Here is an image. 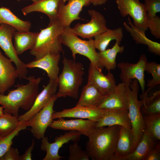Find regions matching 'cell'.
<instances>
[{"label": "cell", "instance_id": "cell-1", "mask_svg": "<svg viewBox=\"0 0 160 160\" xmlns=\"http://www.w3.org/2000/svg\"><path fill=\"white\" fill-rule=\"evenodd\" d=\"M25 79L28 81L27 84L15 85L16 88L7 95L0 93V104L3 108L4 113L18 117L20 108L28 111L32 107L39 94L41 78L30 76Z\"/></svg>", "mask_w": 160, "mask_h": 160}, {"label": "cell", "instance_id": "cell-2", "mask_svg": "<svg viewBox=\"0 0 160 160\" xmlns=\"http://www.w3.org/2000/svg\"><path fill=\"white\" fill-rule=\"evenodd\" d=\"M120 126L96 128L87 137L86 151L92 160H112Z\"/></svg>", "mask_w": 160, "mask_h": 160}, {"label": "cell", "instance_id": "cell-3", "mask_svg": "<svg viewBox=\"0 0 160 160\" xmlns=\"http://www.w3.org/2000/svg\"><path fill=\"white\" fill-rule=\"evenodd\" d=\"M62 63L63 68L57 79L59 90L56 96L58 98L68 96L77 99L85 73L84 65L81 63L65 57Z\"/></svg>", "mask_w": 160, "mask_h": 160}, {"label": "cell", "instance_id": "cell-4", "mask_svg": "<svg viewBox=\"0 0 160 160\" xmlns=\"http://www.w3.org/2000/svg\"><path fill=\"white\" fill-rule=\"evenodd\" d=\"M59 20L49 23L47 28L41 29L30 53L39 59L48 54H60L63 50L61 34L63 28Z\"/></svg>", "mask_w": 160, "mask_h": 160}, {"label": "cell", "instance_id": "cell-5", "mask_svg": "<svg viewBox=\"0 0 160 160\" xmlns=\"http://www.w3.org/2000/svg\"><path fill=\"white\" fill-rule=\"evenodd\" d=\"M125 84L128 98V115L134 138L132 153L141 140L145 129L143 117L140 111L143 101L142 99L139 100L138 99L139 84L137 79H133L129 85Z\"/></svg>", "mask_w": 160, "mask_h": 160}, {"label": "cell", "instance_id": "cell-6", "mask_svg": "<svg viewBox=\"0 0 160 160\" xmlns=\"http://www.w3.org/2000/svg\"><path fill=\"white\" fill-rule=\"evenodd\" d=\"M62 44L71 51L74 60L76 55L79 54L87 58L91 63L98 70L102 71L103 68L100 63L97 52L96 50L92 39L88 40L80 39L72 30L70 26L64 27L61 34Z\"/></svg>", "mask_w": 160, "mask_h": 160}, {"label": "cell", "instance_id": "cell-7", "mask_svg": "<svg viewBox=\"0 0 160 160\" xmlns=\"http://www.w3.org/2000/svg\"><path fill=\"white\" fill-rule=\"evenodd\" d=\"M16 30L9 25L0 24V47L5 55L14 63L20 79H25L28 73L26 64L19 58L12 42L13 34Z\"/></svg>", "mask_w": 160, "mask_h": 160}, {"label": "cell", "instance_id": "cell-8", "mask_svg": "<svg viewBox=\"0 0 160 160\" xmlns=\"http://www.w3.org/2000/svg\"><path fill=\"white\" fill-rule=\"evenodd\" d=\"M116 2L121 16H130L135 27L144 32L148 30L147 11L144 4L139 0H116Z\"/></svg>", "mask_w": 160, "mask_h": 160}, {"label": "cell", "instance_id": "cell-9", "mask_svg": "<svg viewBox=\"0 0 160 160\" xmlns=\"http://www.w3.org/2000/svg\"><path fill=\"white\" fill-rule=\"evenodd\" d=\"M57 98L56 95L54 96L42 109L25 122L27 126L31 127V132L36 139H40L44 137L47 129L52 122L55 112L54 105Z\"/></svg>", "mask_w": 160, "mask_h": 160}, {"label": "cell", "instance_id": "cell-10", "mask_svg": "<svg viewBox=\"0 0 160 160\" xmlns=\"http://www.w3.org/2000/svg\"><path fill=\"white\" fill-rule=\"evenodd\" d=\"M148 62L146 55L143 54L135 63L121 62L118 64L117 66L120 71L119 78L122 82L129 85L133 79H136L144 93L145 85L144 73Z\"/></svg>", "mask_w": 160, "mask_h": 160}, {"label": "cell", "instance_id": "cell-11", "mask_svg": "<svg viewBox=\"0 0 160 160\" xmlns=\"http://www.w3.org/2000/svg\"><path fill=\"white\" fill-rule=\"evenodd\" d=\"M91 19L86 23H77L73 28L72 31L83 39H92L107 31L106 21L103 15L94 9L88 11Z\"/></svg>", "mask_w": 160, "mask_h": 160}, {"label": "cell", "instance_id": "cell-12", "mask_svg": "<svg viewBox=\"0 0 160 160\" xmlns=\"http://www.w3.org/2000/svg\"><path fill=\"white\" fill-rule=\"evenodd\" d=\"M81 134L78 131L70 130L64 134L56 136L54 142L50 143L47 137H44L41 139L40 146L41 149L46 152V155L43 160H60L64 157L59 155L60 149L65 143L70 141L77 142L80 139Z\"/></svg>", "mask_w": 160, "mask_h": 160}, {"label": "cell", "instance_id": "cell-13", "mask_svg": "<svg viewBox=\"0 0 160 160\" xmlns=\"http://www.w3.org/2000/svg\"><path fill=\"white\" fill-rule=\"evenodd\" d=\"M65 0H39L21 9L23 15H26L33 12L43 13L48 16L51 23L59 20L61 7Z\"/></svg>", "mask_w": 160, "mask_h": 160}, {"label": "cell", "instance_id": "cell-14", "mask_svg": "<svg viewBox=\"0 0 160 160\" xmlns=\"http://www.w3.org/2000/svg\"><path fill=\"white\" fill-rule=\"evenodd\" d=\"M58 87L57 82L49 80L48 83L37 96L31 108L25 113L18 116L19 123L25 122L42 109L56 95Z\"/></svg>", "mask_w": 160, "mask_h": 160}, {"label": "cell", "instance_id": "cell-15", "mask_svg": "<svg viewBox=\"0 0 160 160\" xmlns=\"http://www.w3.org/2000/svg\"><path fill=\"white\" fill-rule=\"evenodd\" d=\"M104 114V110L98 107L76 106L72 108L54 112L52 118L53 119L65 117L87 119L97 122Z\"/></svg>", "mask_w": 160, "mask_h": 160}, {"label": "cell", "instance_id": "cell-16", "mask_svg": "<svg viewBox=\"0 0 160 160\" xmlns=\"http://www.w3.org/2000/svg\"><path fill=\"white\" fill-rule=\"evenodd\" d=\"M88 81L92 83L104 95L108 96L113 90L116 82L112 73L109 71L106 75L90 63L88 70Z\"/></svg>", "mask_w": 160, "mask_h": 160}, {"label": "cell", "instance_id": "cell-17", "mask_svg": "<svg viewBox=\"0 0 160 160\" xmlns=\"http://www.w3.org/2000/svg\"><path fill=\"white\" fill-rule=\"evenodd\" d=\"M96 122L88 119H78L69 120L60 118L53 121L49 127L52 129L63 130H75L87 137L96 127Z\"/></svg>", "mask_w": 160, "mask_h": 160}, {"label": "cell", "instance_id": "cell-18", "mask_svg": "<svg viewBox=\"0 0 160 160\" xmlns=\"http://www.w3.org/2000/svg\"><path fill=\"white\" fill-rule=\"evenodd\" d=\"M128 103L126 84L121 82L116 85L98 107L103 109L128 110Z\"/></svg>", "mask_w": 160, "mask_h": 160}, {"label": "cell", "instance_id": "cell-19", "mask_svg": "<svg viewBox=\"0 0 160 160\" xmlns=\"http://www.w3.org/2000/svg\"><path fill=\"white\" fill-rule=\"evenodd\" d=\"M67 4L61 7L59 20L63 27L70 26L71 23L77 20L82 19L79 16L84 7L89 6L90 0H65Z\"/></svg>", "mask_w": 160, "mask_h": 160}, {"label": "cell", "instance_id": "cell-20", "mask_svg": "<svg viewBox=\"0 0 160 160\" xmlns=\"http://www.w3.org/2000/svg\"><path fill=\"white\" fill-rule=\"evenodd\" d=\"M0 50V93L5 92L14 84L19 74L16 67Z\"/></svg>", "mask_w": 160, "mask_h": 160}, {"label": "cell", "instance_id": "cell-21", "mask_svg": "<svg viewBox=\"0 0 160 160\" xmlns=\"http://www.w3.org/2000/svg\"><path fill=\"white\" fill-rule=\"evenodd\" d=\"M60 54H47L41 58L26 64L28 68H38L45 71L49 80L57 81L59 71Z\"/></svg>", "mask_w": 160, "mask_h": 160}, {"label": "cell", "instance_id": "cell-22", "mask_svg": "<svg viewBox=\"0 0 160 160\" xmlns=\"http://www.w3.org/2000/svg\"><path fill=\"white\" fill-rule=\"evenodd\" d=\"M103 110L104 114L96 122V128L119 126L131 129L128 110Z\"/></svg>", "mask_w": 160, "mask_h": 160}, {"label": "cell", "instance_id": "cell-23", "mask_svg": "<svg viewBox=\"0 0 160 160\" xmlns=\"http://www.w3.org/2000/svg\"><path fill=\"white\" fill-rule=\"evenodd\" d=\"M107 96L89 81L83 87L76 106L98 107Z\"/></svg>", "mask_w": 160, "mask_h": 160}, {"label": "cell", "instance_id": "cell-24", "mask_svg": "<svg viewBox=\"0 0 160 160\" xmlns=\"http://www.w3.org/2000/svg\"><path fill=\"white\" fill-rule=\"evenodd\" d=\"M133 142L131 129L120 126L114 155L112 160H119L131 153Z\"/></svg>", "mask_w": 160, "mask_h": 160}, {"label": "cell", "instance_id": "cell-25", "mask_svg": "<svg viewBox=\"0 0 160 160\" xmlns=\"http://www.w3.org/2000/svg\"><path fill=\"white\" fill-rule=\"evenodd\" d=\"M156 141L145 129L141 140L134 150L119 160H145L149 152L157 144Z\"/></svg>", "mask_w": 160, "mask_h": 160}, {"label": "cell", "instance_id": "cell-26", "mask_svg": "<svg viewBox=\"0 0 160 160\" xmlns=\"http://www.w3.org/2000/svg\"><path fill=\"white\" fill-rule=\"evenodd\" d=\"M128 23L131 27L124 22V25L125 28L129 32L133 39L137 44H140L148 46V50L156 55H160V44L153 41L146 37L145 32L135 27L130 20L129 17L128 18Z\"/></svg>", "mask_w": 160, "mask_h": 160}, {"label": "cell", "instance_id": "cell-27", "mask_svg": "<svg viewBox=\"0 0 160 160\" xmlns=\"http://www.w3.org/2000/svg\"><path fill=\"white\" fill-rule=\"evenodd\" d=\"M39 32L29 31L21 32L16 31L13 37L14 47L17 54L20 55L25 51L32 49L36 43Z\"/></svg>", "mask_w": 160, "mask_h": 160}, {"label": "cell", "instance_id": "cell-28", "mask_svg": "<svg viewBox=\"0 0 160 160\" xmlns=\"http://www.w3.org/2000/svg\"><path fill=\"white\" fill-rule=\"evenodd\" d=\"M123 31L121 27L108 29L105 32L94 37V44L96 49L101 52L105 50L110 42L115 40L120 45L123 37Z\"/></svg>", "mask_w": 160, "mask_h": 160}, {"label": "cell", "instance_id": "cell-29", "mask_svg": "<svg viewBox=\"0 0 160 160\" xmlns=\"http://www.w3.org/2000/svg\"><path fill=\"white\" fill-rule=\"evenodd\" d=\"M5 24L12 26L16 31L21 32L29 31L31 24L28 20L20 19L8 8L0 7V24Z\"/></svg>", "mask_w": 160, "mask_h": 160}, {"label": "cell", "instance_id": "cell-30", "mask_svg": "<svg viewBox=\"0 0 160 160\" xmlns=\"http://www.w3.org/2000/svg\"><path fill=\"white\" fill-rule=\"evenodd\" d=\"M119 45L118 42H116L112 48L97 52L101 65L109 71L116 68L117 66L116 61L117 55L118 53H122L124 51V47Z\"/></svg>", "mask_w": 160, "mask_h": 160}, {"label": "cell", "instance_id": "cell-31", "mask_svg": "<svg viewBox=\"0 0 160 160\" xmlns=\"http://www.w3.org/2000/svg\"><path fill=\"white\" fill-rule=\"evenodd\" d=\"M147 91L140 95V98L143 101L141 107L142 113L145 116L160 113V91L155 92L150 97L147 96Z\"/></svg>", "mask_w": 160, "mask_h": 160}, {"label": "cell", "instance_id": "cell-32", "mask_svg": "<svg viewBox=\"0 0 160 160\" xmlns=\"http://www.w3.org/2000/svg\"><path fill=\"white\" fill-rule=\"evenodd\" d=\"M21 123H19L18 117L4 113L0 116V137L8 136L14 132Z\"/></svg>", "mask_w": 160, "mask_h": 160}, {"label": "cell", "instance_id": "cell-33", "mask_svg": "<svg viewBox=\"0 0 160 160\" xmlns=\"http://www.w3.org/2000/svg\"><path fill=\"white\" fill-rule=\"evenodd\" d=\"M145 129L157 141L160 140V113L143 116Z\"/></svg>", "mask_w": 160, "mask_h": 160}, {"label": "cell", "instance_id": "cell-34", "mask_svg": "<svg viewBox=\"0 0 160 160\" xmlns=\"http://www.w3.org/2000/svg\"><path fill=\"white\" fill-rule=\"evenodd\" d=\"M145 71L148 73L151 74L152 79H148L147 86L149 91L156 86L160 84V64L154 61L148 62L146 65Z\"/></svg>", "mask_w": 160, "mask_h": 160}, {"label": "cell", "instance_id": "cell-35", "mask_svg": "<svg viewBox=\"0 0 160 160\" xmlns=\"http://www.w3.org/2000/svg\"><path fill=\"white\" fill-rule=\"evenodd\" d=\"M27 127L25 122L21 123L18 128L9 135L5 137H0V158L11 146L14 137L18 135L20 132L25 129Z\"/></svg>", "mask_w": 160, "mask_h": 160}, {"label": "cell", "instance_id": "cell-36", "mask_svg": "<svg viewBox=\"0 0 160 160\" xmlns=\"http://www.w3.org/2000/svg\"><path fill=\"white\" fill-rule=\"evenodd\" d=\"M69 160H89L90 159L86 151L82 150L77 142L69 145Z\"/></svg>", "mask_w": 160, "mask_h": 160}, {"label": "cell", "instance_id": "cell-37", "mask_svg": "<svg viewBox=\"0 0 160 160\" xmlns=\"http://www.w3.org/2000/svg\"><path fill=\"white\" fill-rule=\"evenodd\" d=\"M147 25L151 34L156 39H160V18L157 16L147 18Z\"/></svg>", "mask_w": 160, "mask_h": 160}, {"label": "cell", "instance_id": "cell-38", "mask_svg": "<svg viewBox=\"0 0 160 160\" xmlns=\"http://www.w3.org/2000/svg\"><path fill=\"white\" fill-rule=\"evenodd\" d=\"M147 17H154L160 12V0H144Z\"/></svg>", "mask_w": 160, "mask_h": 160}, {"label": "cell", "instance_id": "cell-39", "mask_svg": "<svg viewBox=\"0 0 160 160\" xmlns=\"http://www.w3.org/2000/svg\"><path fill=\"white\" fill-rule=\"evenodd\" d=\"M19 152L17 148L11 146L0 158V160H19Z\"/></svg>", "mask_w": 160, "mask_h": 160}, {"label": "cell", "instance_id": "cell-40", "mask_svg": "<svg viewBox=\"0 0 160 160\" xmlns=\"http://www.w3.org/2000/svg\"><path fill=\"white\" fill-rule=\"evenodd\" d=\"M160 160V145L157 143L156 145L149 152L145 160Z\"/></svg>", "mask_w": 160, "mask_h": 160}, {"label": "cell", "instance_id": "cell-41", "mask_svg": "<svg viewBox=\"0 0 160 160\" xmlns=\"http://www.w3.org/2000/svg\"><path fill=\"white\" fill-rule=\"evenodd\" d=\"M35 145V141L33 139L31 145L27 148L23 154L20 156L19 160H32V152L34 149Z\"/></svg>", "mask_w": 160, "mask_h": 160}, {"label": "cell", "instance_id": "cell-42", "mask_svg": "<svg viewBox=\"0 0 160 160\" xmlns=\"http://www.w3.org/2000/svg\"><path fill=\"white\" fill-rule=\"evenodd\" d=\"M108 0H90L91 4L95 6L105 4Z\"/></svg>", "mask_w": 160, "mask_h": 160}, {"label": "cell", "instance_id": "cell-43", "mask_svg": "<svg viewBox=\"0 0 160 160\" xmlns=\"http://www.w3.org/2000/svg\"><path fill=\"white\" fill-rule=\"evenodd\" d=\"M3 108L2 106H0V116H2L4 113L3 111Z\"/></svg>", "mask_w": 160, "mask_h": 160}, {"label": "cell", "instance_id": "cell-44", "mask_svg": "<svg viewBox=\"0 0 160 160\" xmlns=\"http://www.w3.org/2000/svg\"><path fill=\"white\" fill-rule=\"evenodd\" d=\"M20 0H17V1H20ZM31 0L33 1V2H34L37 1H39V0Z\"/></svg>", "mask_w": 160, "mask_h": 160}, {"label": "cell", "instance_id": "cell-45", "mask_svg": "<svg viewBox=\"0 0 160 160\" xmlns=\"http://www.w3.org/2000/svg\"></svg>", "mask_w": 160, "mask_h": 160}]
</instances>
